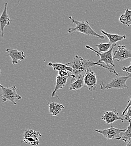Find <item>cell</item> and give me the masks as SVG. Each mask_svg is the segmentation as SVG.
I'll list each match as a JSON object with an SVG mask.
<instances>
[{"mask_svg": "<svg viewBox=\"0 0 131 146\" xmlns=\"http://www.w3.org/2000/svg\"><path fill=\"white\" fill-rule=\"evenodd\" d=\"M69 65H71L73 69L72 74L75 76H78L83 73H86L88 70L92 69L91 68L94 66H98L108 70L110 72L114 74L116 76H118V74L116 72L114 68H111L107 66L106 65L99 62H94L89 60L82 58L77 55L75 56L72 62H69Z\"/></svg>", "mask_w": 131, "mask_h": 146, "instance_id": "cell-1", "label": "cell"}, {"mask_svg": "<svg viewBox=\"0 0 131 146\" xmlns=\"http://www.w3.org/2000/svg\"><path fill=\"white\" fill-rule=\"evenodd\" d=\"M69 19L71 20L72 23L75 25V27L70 28L68 29V32L69 33H71L75 32H78L82 33L84 35L90 36H94L98 37L101 39H104L105 36H101L96 33L94 30L92 29L91 26L88 21H78L75 19H74L72 17H70Z\"/></svg>", "mask_w": 131, "mask_h": 146, "instance_id": "cell-2", "label": "cell"}, {"mask_svg": "<svg viewBox=\"0 0 131 146\" xmlns=\"http://www.w3.org/2000/svg\"><path fill=\"white\" fill-rule=\"evenodd\" d=\"M130 78H131V74H127V75L124 76H117L106 85H104V83H101L100 85V89L102 90H105L113 88L123 90L128 88V87L126 84V82Z\"/></svg>", "mask_w": 131, "mask_h": 146, "instance_id": "cell-3", "label": "cell"}, {"mask_svg": "<svg viewBox=\"0 0 131 146\" xmlns=\"http://www.w3.org/2000/svg\"><path fill=\"white\" fill-rule=\"evenodd\" d=\"M0 87L2 89V93L0 94V97L2 98L3 102L10 101L13 105H16V102L15 101H18L22 98L17 93V88L15 86H13L10 88H6L0 84Z\"/></svg>", "mask_w": 131, "mask_h": 146, "instance_id": "cell-4", "label": "cell"}, {"mask_svg": "<svg viewBox=\"0 0 131 146\" xmlns=\"http://www.w3.org/2000/svg\"><path fill=\"white\" fill-rule=\"evenodd\" d=\"M116 45H113L112 48L107 52L105 53H100L97 51H96L94 48L89 46L86 45L85 47L92 51L94 52L96 54L97 56H99L100 57V59L98 61V62L101 63L105 64L107 66L111 68H114L115 65L114 64V60H113V51L114 50V47Z\"/></svg>", "mask_w": 131, "mask_h": 146, "instance_id": "cell-5", "label": "cell"}, {"mask_svg": "<svg viewBox=\"0 0 131 146\" xmlns=\"http://www.w3.org/2000/svg\"><path fill=\"white\" fill-rule=\"evenodd\" d=\"M126 129H120L118 128H114L112 126L111 128H107L103 130L95 129L94 130L97 133L101 134L108 140L114 139L120 140L122 134L126 130Z\"/></svg>", "mask_w": 131, "mask_h": 146, "instance_id": "cell-6", "label": "cell"}, {"mask_svg": "<svg viewBox=\"0 0 131 146\" xmlns=\"http://www.w3.org/2000/svg\"><path fill=\"white\" fill-rule=\"evenodd\" d=\"M84 83L89 91L95 90L97 86V78L95 73L92 69L88 70L84 74Z\"/></svg>", "mask_w": 131, "mask_h": 146, "instance_id": "cell-7", "label": "cell"}, {"mask_svg": "<svg viewBox=\"0 0 131 146\" xmlns=\"http://www.w3.org/2000/svg\"><path fill=\"white\" fill-rule=\"evenodd\" d=\"M131 58V51L126 48L124 45L118 46L113 54V60L120 62Z\"/></svg>", "mask_w": 131, "mask_h": 146, "instance_id": "cell-8", "label": "cell"}, {"mask_svg": "<svg viewBox=\"0 0 131 146\" xmlns=\"http://www.w3.org/2000/svg\"><path fill=\"white\" fill-rule=\"evenodd\" d=\"M101 120H104L108 124H112L117 120H120L122 122H123L124 120V119L119 116V113L115 109L112 111L105 112L101 117Z\"/></svg>", "mask_w": 131, "mask_h": 146, "instance_id": "cell-9", "label": "cell"}, {"mask_svg": "<svg viewBox=\"0 0 131 146\" xmlns=\"http://www.w3.org/2000/svg\"><path fill=\"white\" fill-rule=\"evenodd\" d=\"M6 51L8 52L7 56H9L11 58L12 64L14 65L18 64L19 60H24L26 57V55L24 54L23 51H20L16 49L7 48Z\"/></svg>", "mask_w": 131, "mask_h": 146, "instance_id": "cell-10", "label": "cell"}, {"mask_svg": "<svg viewBox=\"0 0 131 146\" xmlns=\"http://www.w3.org/2000/svg\"><path fill=\"white\" fill-rule=\"evenodd\" d=\"M7 3H5L3 11L0 16V29H1V36L3 37L4 36V28L6 25H9L11 24L10 19L7 13Z\"/></svg>", "mask_w": 131, "mask_h": 146, "instance_id": "cell-11", "label": "cell"}, {"mask_svg": "<svg viewBox=\"0 0 131 146\" xmlns=\"http://www.w3.org/2000/svg\"><path fill=\"white\" fill-rule=\"evenodd\" d=\"M72 82L70 84V90L77 91L85 87L84 83V74H81L72 78Z\"/></svg>", "mask_w": 131, "mask_h": 146, "instance_id": "cell-12", "label": "cell"}, {"mask_svg": "<svg viewBox=\"0 0 131 146\" xmlns=\"http://www.w3.org/2000/svg\"><path fill=\"white\" fill-rule=\"evenodd\" d=\"M68 78L69 76H61L58 75L57 76L56 87L51 94V96L52 97L56 96L57 92L60 89H62L66 86Z\"/></svg>", "mask_w": 131, "mask_h": 146, "instance_id": "cell-13", "label": "cell"}, {"mask_svg": "<svg viewBox=\"0 0 131 146\" xmlns=\"http://www.w3.org/2000/svg\"><path fill=\"white\" fill-rule=\"evenodd\" d=\"M48 65L49 66H51L53 68V70L55 71L59 72H73V69L71 66H68L69 65V62L66 64H62L61 63H48Z\"/></svg>", "mask_w": 131, "mask_h": 146, "instance_id": "cell-14", "label": "cell"}, {"mask_svg": "<svg viewBox=\"0 0 131 146\" xmlns=\"http://www.w3.org/2000/svg\"><path fill=\"white\" fill-rule=\"evenodd\" d=\"M101 32L105 35V36H107L109 40V43H111L112 45H117L116 43L118 42L122 41L126 38V36H120L118 35L115 34H110L106 32H105L103 30H101Z\"/></svg>", "mask_w": 131, "mask_h": 146, "instance_id": "cell-15", "label": "cell"}, {"mask_svg": "<svg viewBox=\"0 0 131 146\" xmlns=\"http://www.w3.org/2000/svg\"><path fill=\"white\" fill-rule=\"evenodd\" d=\"M48 106L49 113L54 116L59 114L61 111L65 109V106L62 104L56 102H51L48 104Z\"/></svg>", "mask_w": 131, "mask_h": 146, "instance_id": "cell-16", "label": "cell"}, {"mask_svg": "<svg viewBox=\"0 0 131 146\" xmlns=\"http://www.w3.org/2000/svg\"><path fill=\"white\" fill-rule=\"evenodd\" d=\"M120 23L126 25L128 27L131 25V10L127 7L126 9L125 13L122 14L119 19Z\"/></svg>", "mask_w": 131, "mask_h": 146, "instance_id": "cell-17", "label": "cell"}, {"mask_svg": "<svg viewBox=\"0 0 131 146\" xmlns=\"http://www.w3.org/2000/svg\"><path fill=\"white\" fill-rule=\"evenodd\" d=\"M41 137V134L39 131H37L32 129H28L24 133V138H30L36 139H39Z\"/></svg>", "mask_w": 131, "mask_h": 146, "instance_id": "cell-18", "label": "cell"}, {"mask_svg": "<svg viewBox=\"0 0 131 146\" xmlns=\"http://www.w3.org/2000/svg\"><path fill=\"white\" fill-rule=\"evenodd\" d=\"M111 43H100L96 45V47L98 48V52L100 53H105L108 52L112 47Z\"/></svg>", "mask_w": 131, "mask_h": 146, "instance_id": "cell-19", "label": "cell"}, {"mask_svg": "<svg viewBox=\"0 0 131 146\" xmlns=\"http://www.w3.org/2000/svg\"><path fill=\"white\" fill-rule=\"evenodd\" d=\"M131 139V120L130 122V125L126 128V130L122 134L120 140L126 142L128 139Z\"/></svg>", "mask_w": 131, "mask_h": 146, "instance_id": "cell-20", "label": "cell"}, {"mask_svg": "<svg viewBox=\"0 0 131 146\" xmlns=\"http://www.w3.org/2000/svg\"><path fill=\"white\" fill-rule=\"evenodd\" d=\"M23 141L28 145L33 146H38L39 145V139H36L30 138H24Z\"/></svg>", "mask_w": 131, "mask_h": 146, "instance_id": "cell-21", "label": "cell"}, {"mask_svg": "<svg viewBox=\"0 0 131 146\" xmlns=\"http://www.w3.org/2000/svg\"><path fill=\"white\" fill-rule=\"evenodd\" d=\"M124 120H127L128 122H130L131 120V106L127 111V113L125 115Z\"/></svg>", "mask_w": 131, "mask_h": 146, "instance_id": "cell-22", "label": "cell"}, {"mask_svg": "<svg viewBox=\"0 0 131 146\" xmlns=\"http://www.w3.org/2000/svg\"><path fill=\"white\" fill-rule=\"evenodd\" d=\"M131 106V98H130L129 97H128V104L126 108V109H124V110L123 111L122 114V116H124L125 115V113L127 112V110L128 109V108L130 107Z\"/></svg>", "mask_w": 131, "mask_h": 146, "instance_id": "cell-23", "label": "cell"}, {"mask_svg": "<svg viewBox=\"0 0 131 146\" xmlns=\"http://www.w3.org/2000/svg\"><path fill=\"white\" fill-rule=\"evenodd\" d=\"M130 63H131V64L128 67H123L122 68V70L123 71H125L127 74H131V61Z\"/></svg>", "mask_w": 131, "mask_h": 146, "instance_id": "cell-24", "label": "cell"}, {"mask_svg": "<svg viewBox=\"0 0 131 146\" xmlns=\"http://www.w3.org/2000/svg\"><path fill=\"white\" fill-rule=\"evenodd\" d=\"M126 146H131V139H128L126 142Z\"/></svg>", "mask_w": 131, "mask_h": 146, "instance_id": "cell-25", "label": "cell"}, {"mask_svg": "<svg viewBox=\"0 0 131 146\" xmlns=\"http://www.w3.org/2000/svg\"><path fill=\"white\" fill-rule=\"evenodd\" d=\"M1 70H0V75H1Z\"/></svg>", "mask_w": 131, "mask_h": 146, "instance_id": "cell-26", "label": "cell"}]
</instances>
